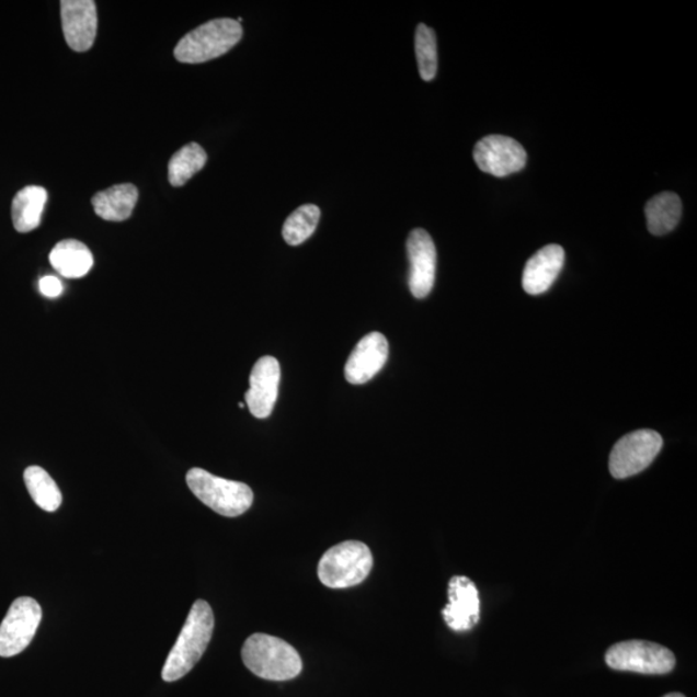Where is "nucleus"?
<instances>
[{
	"instance_id": "obj_3",
	"label": "nucleus",
	"mask_w": 697,
	"mask_h": 697,
	"mask_svg": "<svg viewBox=\"0 0 697 697\" xmlns=\"http://www.w3.org/2000/svg\"><path fill=\"white\" fill-rule=\"evenodd\" d=\"M243 28L232 19H217L194 28L174 48V57L184 64H202L220 57L242 39Z\"/></svg>"
},
{
	"instance_id": "obj_7",
	"label": "nucleus",
	"mask_w": 697,
	"mask_h": 697,
	"mask_svg": "<svg viewBox=\"0 0 697 697\" xmlns=\"http://www.w3.org/2000/svg\"><path fill=\"white\" fill-rule=\"evenodd\" d=\"M663 438L655 431L642 430L617 441L609 455L608 468L616 479H626L648 469L663 448Z\"/></svg>"
},
{
	"instance_id": "obj_2",
	"label": "nucleus",
	"mask_w": 697,
	"mask_h": 697,
	"mask_svg": "<svg viewBox=\"0 0 697 697\" xmlns=\"http://www.w3.org/2000/svg\"><path fill=\"white\" fill-rule=\"evenodd\" d=\"M243 663L258 677L266 681H289L300 675L302 660L293 645L283 639L258 633L243 644Z\"/></svg>"
},
{
	"instance_id": "obj_9",
	"label": "nucleus",
	"mask_w": 697,
	"mask_h": 697,
	"mask_svg": "<svg viewBox=\"0 0 697 697\" xmlns=\"http://www.w3.org/2000/svg\"><path fill=\"white\" fill-rule=\"evenodd\" d=\"M473 155L479 170L496 178L519 172L527 163V152L522 145L512 137L500 135L483 137L477 142Z\"/></svg>"
},
{
	"instance_id": "obj_24",
	"label": "nucleus",
	"mask_w": 697,
	"mask_h": 697,
	"mask_svg": "<svg viewBox=\"0 0 697 697\" xmlns=\"http://www.w3.org/2000/svg\"><path fill=\"white\" fill-rule=\"evenodd\" d=\"M39 290L42 295L55 299L62 294L64 287L60 279L54 277V275H46L39 281Z\"/></svg>"
},
{
	"instance_id": "obj_25",
	"label": "nucleus",
	"mask_w": 697,
	"mask_h": 697,
	"mask_svg": "<svg viewBox=\"0 0 697 697\" xmlns=\"http://www.w3.org/2000/svg\"><path fill=\"white\" fill-rule=\"evenodd\" d=\"M663 697H686L685 695H682L679 693H672V694H667Z\"/></svg>"
},
{
	"instance_id": "obj_14",
	"label": "nucleus",
	"mask_w": 697,
	"mask_h": 697,
	"mask_svg": "<svg viewBox=\"0 0 697 697\" xmlns=\"http://www.w3.org/2000/svg\"><path fill=\"white\" fill-rule=\"evenodd\" d=\"M389 357V344L382 333L373 332L355 346L345 366V379L353 385H362L374 379L381 372Z\"/></svg>"
},
{
	"instance_id": "obj_13",
	"label": "nucleus",
	"mask_w": 697,
	"mask_h": 697,
	"mask_svg": "<svg viewBox=\"0 0 697 697\" xmlns=\"http://www.w3.org/2000/svg\"><path fill=\"white\" fill-rule=\"evenodd\" d=\"M281 380L279 362L271 355L260 358L253 366L250 376V389L245 393V404L253 416L266 419L271 416L278 398Z\"/></svg>"
},
{
	"instance_id": "obj_6",
	"label": "nucleus",
	"mask_w": 697,
	"mask_h": 697,
	"mask_svg": "<svg viewBox=\"0 0 697 697\" xmlns=\"http://www.w3.org/2000/svg\"><path fill=\"white\" fill-rule=\"evenodd\" d=\"M612 670L641 674H667L674 670V653L662 644L649 641H626L612 645L606 652Z\"/></svg>"
},
{
	"instance_id": "obj_4",
	"label": "nucleus",
	"mask_w": 697,
	"mask_h": 697,
	"mask_svg": "<svg viewBox=\"0 0 697 697\" xmlns=\"http://www.w3.org/2000/svg\"><path fill=\"white\" fill-rule=\"evenodd\" d=\"M374 565L365 542L345 541L327 550L318 564V578L331 590H345L365 581Z\"/></svg>"
},
{
	"instance_id": "obj_22",
	"label": "nucleus",
	"mask_w": 697,
	"mask_h": 697,
	"mask_svg": "<svg viewBox=\"0 0 697 697\" xmlns=\"http://www.w3.org/2000/svg\"><path fill=\"white\" fill-rule=\"evenodd\" d=\"M321 219V209L316 205H305L290 214L283 225V239L289 245H300L313 236Z\"/></svg>"
},
{
	"instance_id": "obj_12",
	"label": "nucleus",
	"mask_w": 697,
	"mask_h": 697,
	"mask_svg": "<svg viewBox=\"0 0 697 697\" xmlns=\"http://www.w3.org/2000/svg\"><path fill=\"white\" fill-rule=\"evenodd\" d=\"M61 20L65 41L77 53L92 48L98 34V10L93 0H62Z\"/></svg>"
},
{
	"instance_id": "obj_23",
	"label": "nucleus",
	"mask_w": 697,
	"mask_h": 697,
	"mask_svg": "<svg viewBox=\"0 0 697 697\" xmlns=\"http://www.w3.org/2000/svg\"><path fill=\"white\" fill-rule=\"evenodd\" d=\"M415 49L420 77L425 82L433 81L438 70L437 36L433 28L424 24L418 26Z\"/></svg>"
},
{
	"instance_id": "obj_20",
	"label": "nucleus",
	"mask_w": 697,
	"mask_h": 697,
	"mask_svg": "<svg viewBox=\"0 0 697 697\" xmlns=\"http://www.w3.org/2000/svg\"><path fill=\"white\" fill-rule=\"evenodd\" d=\"M24 479L28 493L41 510L53 513L61 506V491L45 469L28 467L25 470Z\"/></svg>"
},
{
	"instance_id": "obj_18",
	"label": "nucleus",
	"mask_w": 697,
	"mask_h": 697,
	"mask_svg": "<svg viewBox=\"0 0 697 697\" xmlns=\"http://www.w3.org/2000/svg\"><path fill=\"white\" fill-rule=\"evenodd\" d=\"M48 194L45 187L26 186L12 203L13 227L19 232L33 231L39 227Z\"/></svg>"
},
{
	"instance_id": "obj_15",
	"label": "nucleus",
	"mask_w": 697,
	"mask_h": 697,
	"mask_svg": "<svg viewBox=\"0 0 697 697\" xmlns=\"http://www.w3.org/2000/svg\"><path fill=\"white\" fill-rule=\"evenodd\" d=\"M563 264L564 251L561 245L544 247L527 261L522 278L523 289L533 296L547 293L561 273Z\"/></svg>"
},
{
	"instance_id": "obj_1",
	"label": "nucleus",
	"mask_w": 697,
	"mask_h": 697,
	"mask_svg": "<svg viewBox=\"0 0 697 697\" xmlns=\"http://www.w3.org/2000/svg\"><path fill=\"white\" fill-rule=\"evenodd\" d=\"M215 628L213 608L197 601L187 615L185 626L163 666L162 678L174 682L185 677L206 652Z\"/></svg>"
},
{
	"instance_id": "obj_17",
	"label": "nucleus",
	"mask_w": 697,
	"mask_h": 697,
	"mask_svg": "<svg viewBox=\"0 0 697 697\" xmlns=\"http://www.w3.org/2000/svg\"><path fill=\"white\" fill-rule=\"evenodd\" d=\"M49 261L58 274L70 279L84 277L93 266V256L89 247L76 239L57 243L49 253Z\"/></svg>"
},
{
	"instance_id": "obj_19",
	"label": "nucleus",
	"mask_w": 697,
	"mask_h": 697,
	"mask_svg": "<svg viewBox=\"0 0 697 697\" xmlns=\"http://www.w3.org/2000/svg\"><path fill=\"white\" fill-rule=\"evenodd\" d=\"M682 201L677 194L665 192L655 195L645 205L648 228L653 236H665L677 227L682 216Z\"/></svg>"
},
{
	"instance_id": "obj_11",
	"label": "nucleus",
	"mask_w": 697,
	"mask_h": 697,
	"mask_svg": "<svg viewBox=\"0 0 697 697\" xmlns=\"http://www.w3.org/2000/svg\"><path fill=\"white\" fill-rule=\"evenodd\" d=\"M443 619L454 631L473 629L481 616V601L476 584L467 576H454L448 583V605Z\"/></svg>"
},
{
	"instance_id": "obj_10",
	"label": "nucleus",
	"mask_w": 697,
	"mask_h": 697,
	"mask_svg": "<svg viewBox=\"0 0 697 697\" xmlns=\"http://www.w3.org/2000/svg\"><path fill=\"white\" fill-rule=\"evenodd\" d=\"M407 253L410 260L411 294L416 299H425L432 293L437 268V250L430 232L424 229L412 230L407 239Z\"/></svg>"
},
{
	"instance_id": "obj_8",
	"label": "nucleus",
	"mask_w": 697,
	"mask_h": 697,
	"mask_svg": "<svg viewBox=\"0 0 697 697\" xmlns=\"http://www.w3.org/2000/svg\"><path fill=\"white\" fill-rule=\"evenodd\" d=\"M42 620V608L31 597L13 601L9 613L0 624V656L12 658L32 643Z\"/></svg>"
},
{
	"instance_id": "obj_16",
	"label": "nucleus",
	"mask_w": 697,
	"mask_h": 697,
	"mask_svg": "<svg viewBox=\"0 0 697 697\" xmlns=\"http://www.w3.org/2000/svg\"><path fill=\"white\" fill-rule=\"evenodd\" d=\"M139 191L133 184H121L99 192L92 198L94 213L106 221L121 222L129 219L134 213Z\"/></svg>"
},
{
	"instance_id": "obj_5",
	"label": "nucleus",
	"mask_w": 697,
	"mask_h": 697,
	"mask_svg": "<svg viewBox=\"0 0 697 697\" xmlns=\"http://www.w3.org/2000/svg\"><path fill=\"white\" fill-rule=\"evenodd\" d=\"M186 483L203 504L224 517H239L249 511L253 503L250 485L216 477L205 469L188 470Z\"/></svg>"
},
{
	"instance_id": "obj_21",
	"label": "nucleus",
	"mask_w": 697,
	"mask_h": 697,
	"mask_svg": "<svg viewBox=\"0 0 697 697\" xmlns=\"http://www.w3.org/2000/svg\"><path fill=\"white\" fill-rule=\"evenodd\" d=\"M206 163L207 155L199 144L191 142L185 145L171 158L169 164L171 185L176 187L185 185Z\"/></svg>"
}]
</instances>
